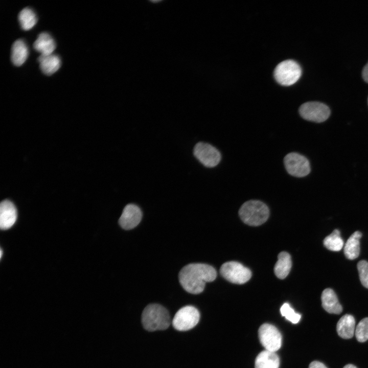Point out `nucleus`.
<instances>
[{"label": "nucleus", "instance_id": "obj_1", "mask_svg": "<svg viewBox=\"0 0 368 368\" xmlns=\"http://www.w3.org/2000/svg\"><path fill=\"white\" fill-rule=\"evenodd\" d=\"M216 276V271L212 266L203 263H191L180 270L178 279L186 291L199 294L203 291L205 283L213 281Z\"/></svg>", "mask_w": 368, "mask_h": 368}, {"label": "nucleus", "instance_id": "obj_2", "mask_svg": "<svg viewBox=\"0 0 368 368\" xmlns=\"http://www.w3.org/2000/svg\"><path fill=\"white\" fill-rule=\"evenodd\" d=\"M171 321L167 309L158 304H150L144 309L142 314V324L148 331L166 330Z\"/></svg>", "mask_w": 368, "mask_h": 368}, {"label": "nucleus", "instance_id": "obj_3", "mask_svg": "<svg viewBox=\"0 0 368 368\" xmlns=\"http://www.w3.org/2000/svg\"><path fill=\"white\" fill-rule=\"evenodd\" d=\"M239 215L245 224L258 226L266 221L269 216V210L264 202L250 200L244 202L239 210Z\"/></svg>", "mask_w": 368, "mask_h": 368}, {"label": "nucleus", "instance_id": "obj_4", "mask_svg": "<svg viewBox=\"0 0 368 368\" xmlns=\"http://www.w3.org/2000/svg\"><path fill=\"white\" fill-rule=\"evenodd\" d=\"M302 75L299 64L293 60H286L277 65L274 71L277 82L284 86H290L296 82Z\"/></svg>", "mask_w": 368, "mask_h": 368}, {"label": "nucleus", "instance_id": "obj_5", "mask_svg": "<svg viewBox=\"0 0 368 368\" xmlns=\"http://www.w3.org/2000/svg\"><path fill=\"white\" fill-rule=\"evenodd\" d=\"M199 319L200 313L198 309L192 306H186L177 311L172 323L176 330L186 331L195 327Z\"/></svg>", "mask_w": 368, "mask_h": 368}, {"label": "nucleus", "instance_id": "obj_6", "mask_svg": "<svg viewBox=\"0 0 368 368\" xmlns=\"http://www.w3.org/2000/svg\"><path fill=\"white\" fill-rule=\"evenodd\" d=\"M221 275L227 281L236 284L247 282L251 277L250 269L236 261L224 263L220 269Z\"/></svg>", "mask_w": 368, "mask_h": 368}, {"label": "nucleus", "instance_id": "obj_7", "mask_svg": "<svg viewBox=\"0 0 368 368\" xmlns=\"http://www.w3.org/2000/svg\"><path fill=\"white\" fill-rule=\"evenodd\" d=\"M284 164L287 172L294 177H303L310 172V163L308 159L296 152L287 154L284 158Z\"/></svg>", "mask_w": 368, "mask_h": 368}, {"label": "nucleus", "instance_id": "obj_8", "mask_svg": "<svg viewBox=\"0 0 368 368\" xmlns=\"http://www.w3.org/2000/svg\"><path fill=\"white\" fill-rule=\"evenodd\" d=\"M299 113L306 120L320 123L329 118L330 110L328 106L323 103L308 102L300 106Z\"/></svg>", "mask_w": 368, "mask_h": 368}, {"label": "nucleus", "instance_id": "obj_9", "mask_svg": "<svg viewBox=\"0 0 368 368\" xmlns=\"http://www.w3.org/2000/svg\"><path fill=\"white\" fill-rule=\"evenodd\" d=\"M258 335L260 341L266 350L275 352L280 349L282 335L273 325L269 324L262 325L259 329Z\"/></svg>", "mask_w": 368, "mask_h": 368}, {"label": "nucleus", "instance_id": "obj_10", "mask_svg": "<svg viewBox=\"0 0 368 368\" xmlns=\"http://www.w3.org/2000/svg\"><path fill=\"white\" fill-rule=\"evenodd\" d=\"M195 157L204 166L213 168L220 162L221 155L219 150L211 144L199 142L194 148Z\"/></svg>", "mask_w": 368, "mask_h": 368}, {"label": "nucleus", "instance_id": "obj_11", "mask_svg": "<svg viewBox=\"0 0 368 368\" xmlns=\"http://www.w3.org/2000/svg\"><path fill=\"white\" fill-rule=\"evenodd\" d=\"M142 217V213L140 208L134 204H128L124 208L119 223L123 229L129 230L136 227Z\"/></svg>", "mask_w": 368, "mask_h": 368}, {"label": "nucleus", "instance_id": "obj_12", "mask_svg": "<svg viewBox=\"0 0 368 368\" xmlns=\"http://www.w3.org/2000/svg\"><path fill=\"white\" fill-rule=\"evenodd\" d=\"M17 219V211L10 201H3L0 205V227L3 230L11 227Z\"/></svg>", "mask_w": 368, "mask_h": 368}, {"label": "nucleus", "instance_id": "obj_13", "mask_svg": "<svg viewBox=\"0 0 368 368\" xmlns=\"http://www.w3.org/2000/svg\"><path fill=\"white\" fill-rule=\"evenodd\" d=\"M321 300L323 308L328 313L339 314L342 311V307L339 303L336 294L330 288L323 290Z\"/></svg>", "mask_w": 368, "mask_h": 368}, {"label": "nucleus", "instance_id": "obj_14", "mask_svg": "<svg viewBox=\"0 0 368 368\" xmlns=\"http://www.w3.org/2000/svg\"><path fill=\"white\" fill-rule=\"evenodd\" d=\"M33 47L34 49L41 55H48L53 54L56 48V43L50 34L42 32L38 36Z\"/></svg>", "mask_w": 368, "mask_h": 368}, {"label": "nucleus", "instance_id": "obj_15", "mask_svg": "<svg viewBox=\"0 0 368 368\" xmlns=\"http://www.w3.org/2000/svg\"><path fill=\"white\" fill-rule=\"evenodd\" d=\"M40 68L42 73L50 76L57 72L61 66L60 57L55 54L41 55L38 58Z\"/></svg>", "mask_w": 368, "mask_h": 368}, {"label": "nucleus", "instance_id": "obj_16", "mask_svg": "<svg viewBox=\"0 0 368 368\" xmlns=\"http://www.w3.org/2000/svg\"><path fill=\"white\" fill-rule=\"evenodd\" d=\"M336 330L338 335L344 339L351 338L355 331V320L350 314H345L338 320Z\"/></svg>", "mask_w": 368, "mask_h": 368}, {"label": "nucleus", "instance_id": "obj_17", "mask_svg": "<svg viewBox=\"0 0 368 368\" xmlns=\"http://www.w3.org/2000/svg\"><path fill=\"white\" fill-rule=\"evenodd\" d=\"M29 54L28 48L22 39L15 41L11 49V59L13 64L17 66L21 65L27 60Z\"/></svg>", "mask_w": 368, "mask_h": 368}, {"label": "nucleus", "instance_id": "obj_18", "mask_svg": "<svg viewBox=\"0 0 368 368\" xmlns=\"http://www.w3.org/2000/svg\"><path fill=\"white\" fill-rule=\"evenodd\" d=\"M255 363V368H279L280 359L275 352L265 350L258 354Z\"/></svg>", "mask_w": 368, "mask_h": 368}, {"label": "nucleus", "instance_id": "obj_19", "mask_svg": "<svg viewBox=\"0 0 368 368\" xmlns=\"http://www.w3.org/2000/svg\"><path fill=\"white\" fill-rule=\"evenodd\" d=\"M278 260L276 262L274 272L275 275L280 279H285L289 274L292 265L290 255L286 252H281L278 255Z\"/></svg>", "mask_w": 368, "mask_h": 368}, {"label": "nucleus", "instance_id": "obj_20", "mask_svg": "<svg viewBox=\"0 0 368 368\" xmlns=\"http://www.w3.org/2000/svg\"><path fill=\"white\" fill-rule=\"evenodd\" d=\"M362 234L359 231L355 232L348 239L344 247V254L347 258L353 260L357 258L360 252L359 240Z\"/></svg>", "mask_w": 368, "mask_h": 368}, {"label": "nucleus", "instance_id": "obj_21", "mask_svg": "<svg viewBox=\"0 0 368 368\" xmlns=\"http://www.w3.org/2000/svg\"><path fill=\"white\" fill-rule=\"evenodd\" d=\"M18 20L21 28L28 31L36 25L37 18L36 13L32 9L25 8L19 12Z\"/></svg>", "mask_w": 368, "mask_h": 368}, {"label": "nucleus", "instance_id": "obj_22", "mask_svg": "<svg viewBox=\"0 0 368 368\" xmlns=\"http://www.w3.org/2000/svg\"><path fill=\"white\" fill-rule=\"evenodd\" d=\"M324 244L327 249L331 251L341 250L343 245V241L340 236L339 231L337 229L334 230L325 238Z\"/></svg>", "mask_w": 368, "mask_h": 368}, {"label": "nucleus", "instance_id": "obj_23", "mask_svg": "<svg viewBox=\"0 0 368 368\" xmlns=\"http://www.w3.org/2000/svg\"><path fill=\"white\" fill-rule=\"evenodd\" d=\"M355 336L357 340L360 342L366 341L368 339V317L362 319L356 326Z\"/></svg>", "mask_w": 368, "mask_h": 368}, {"label": "nucleus", "instance_id": "obj_24", "mask_svg": "<svg viewBox=\"0 0 368 368\" xmlns=\"http://www.w3.org/2000/svg\"><path fill=\"white\" fill-rule=\"evenodd\" d=\"M280 312L283 316L293 324H297L301 318V314L296 313L288 303L282 306Z\"/></svg>", "mask_w": 368, "mask_h": 368}, {"label": "nucleus", "instance_id": "obj_25", "mask_svg": "<svg viewBox=\"0 0 368 368\" xmlns=\"http://www.w3.org/2000/svg\"><path fill=\"white\" fill-rule=\"evenodd\" d=\"M357 269L361 284L368 288V262L364 260L359 261L357 264Z\"/></svg>", "mask_w": 368, "mask_h": 368}, {"label": "nucleus", "instance_id": "obj_26", "mask_svg": "<svg viewBox=\"0 0 368 368\" xmlns=\"http://www.w3.org/2000/svg\"><path fill=\"white\" fill-rule=\"evenodd\" d=\"M309 368H327V367L321 362L314 361L310 363Z\"/></svg>", "mask_w": 368, "mask_h": 368}, {"label": "nucleus", "instance_id": "obj_27", "mask_svg": "<svg viewBox=\"0 0 368 368\" xmlns=\"http://www.w3.org/2000/svg\"><path fill=\"white\" fill-rule=\"evenodd\" d=\"M362 75L363 80L368 83V62L363 68Z\"/></svg>", "mask_w": 368, "mask_h": 368}, {"label": "nucleus", "instance_id": "obj_28", "mask_svg": "<svg viewBox=\"0 0 368 368\" xmlns=\"http://www.w3.org/2000/svg\"><path fill=\"white\" fill-rule=\"evenodd\" d=\"M343 368H357L356 366L352 364H349L346 365Z\"/></svg>", "mask_w": 368, "mask_h": 368}, {"label": "nucleus", "instance_id": "obj_29", "mask_svg": "<svg viewBox=\"0 0 368 368\" xmlns=\"http://www.w3.org/2000/svg\"><path fill=\"white\" fill-rule=\"evenodd\" d=\"M2 255H3V251H2V249H1V258H2Z\"/></svg>", "mask_w": 368, "mask_h": 368}]
</instances>
